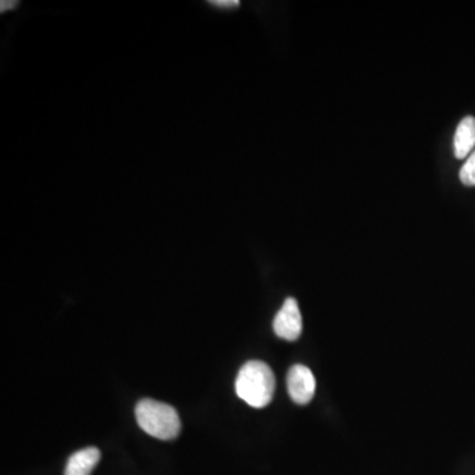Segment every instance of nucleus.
Returning <instances> with one entry per match:
<instances>
[{"instance_id": "obj_1", "label": "nucleus", "mask_w": 475, "mask_h": 475, "mask_svg": "<svg viewBox=\"0 0 475 475\" xmlns=\"http://www.w3.org/2000/svg\"><path fill=\"white\" fill-rule=\"evenodd\" d=\"M238 396L254 408L270 405L275 392V375L270 366L260 360H250L240 368L236 380Z\"/></svg>"}, {"instance_id": "obj_2", "label": "nucleus", "mask_w": 475, "mask_h": 475, "mask_svg": "<svg viewBox=\"0 0 475 475\" xmlns=\"http://www.w3.org/2000/svg\"><path fill=\"white\" fill-rule=\"evenodd\" d=\"M137 424L140 428L159 440H173L182 431V422L176 409L165 403L153 399H143L135 408Z\"/></svg>"}, {"instance_id": "obj_3", "label": "nucleus", "mask_w": 475, "mask_h": 475, "mask_svg": "<svg viewBox=\"0 0 475 475\" xmlns=\"http://www.w3.org/2000/svg\"><path fill=\"white\" fill-rule=\"evenodd\" d=\"M288 394L296 405H308L316 392V379L306 366L294 365L287 375Z\"/></svg>"}, {"instance_id": "obj_4", "label": "nucleus", "mask_w": 475, "mask_h": 475, "mask_svg": "<svg viewBox=\"0 0 475 475\" xmlns=\"http://www.w3.org/2000/svg\"><path fill=\"white\" fill-rule=\"evenodd\" d=\"M274 331L277 337L285 340H296L302 336L303 317L296 300H285L283 308L274 320Z\"/></svg>"}, {"instance_id": "obj_5", "label": "nucleus", "mask_w": 475, "mask_h": 475, "mask_svg": "<svg viewBox=\"0 0 475 475\" xmlns=\"http://www.w3.org/2000/svg\"><path fill=\"white\" fill-rule=\"evenodd\" d=\"M101 460V452L97 448H85L76 452L68 460L64 475H91Z\"/></svg>"}, {"instance_id": "obj_6", "label": "nucleus", "mask_w": 475, "mask_h": 475, "mask_svg": "<svg viewBox=\"0 0 475 475\" xmlns=\"http://www.w3.org/2000/svg\"><path fill=\"white\" fill-rule=\"evenodd\" d=\"M475 147V118L465 116L461 120L454 135V156L457 159H466L470 156Z\"/></svg>"}, {"instance_id": "obj_7", "label": "nucleus", "mask_w": 475, "mask_h": 475, "mask_svg": "<svg viewBox=\"0 0 475 475\" xmlns=\"http://www.w3.org/2000/svg\"><path fill=\"white\" fill-rule=\"evenodd\" d=\"M460 180L466 187H475V150L461 168Z\"/></svg>"}, {"instance_id": "obj_8", "label": "nucleus", "mask_w": 475, "mask_h": 475, "mask_svg": "<svg viewBox=\"0 0 475 475\" xmlns=\"http://www.w3.org/2000/svg\"><path fill=\"white\" fill-rule=\"evenodd\" d=\"M209 3L219 8H237L240 5V2H238V0H217V2Z\"/></svg>"}, {"instance_id": "obj_9", "label": "nucleus", "mask_w": 475, "mask_h": 475, "mask_svg": "<svg viewBox=\"0 0 475 475\" xmlns=\"http://www.w3.org/2000/svg\"><path fill=\"white\" fill-rule=\"evenodd\" d=\"M16 5L17 2H14V0H2V3H0V10H2V13H5V11L13 10Z\"/></svg>"}]
</instances>
